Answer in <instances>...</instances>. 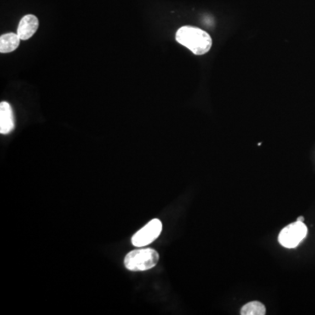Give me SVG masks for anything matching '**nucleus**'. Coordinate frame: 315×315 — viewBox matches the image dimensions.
<instances>
[{"label":"nucleus","instance_id":"1","mask_svg":"<svg viewBox=\"0 0 315 315\" xmlns=\"http://www.w3.org/2000/svg\"><path fill=\"white\" fill-rule=\"evenodd\" d=\"M176 41L197 55L208 53L212 46V39L208 33L188 25L177 31Z\"/></svg>","mask_w":315,"mask_h":315},{"label":"nucleus","instance_id":"2","mask_svg":"<svg viewBox=\"0 0 315 315\" xmlns=\"http://www.w3.org/2000/svg\"><path fill=\"white\" fill-rule=\"evenodd\" d=\"M160 260V255L151 248L134 249L124 258V266L131 271H148L155 267Z\"/></svg>","mask_w":315,"mask_h":315},{"label":"nucleus","instance_id":"3","mask_svg":"<svg viewBox=\"0 0 315 315\" xmlns=\"http://www.w3.org/2000/svg\"><path fill=\"white\" fill-rule=\"evenodd\" d=\"M307 234V227L303 222H298L291 224L281 230L278 236V242L281 245L293 249L301 243Z\"/></svg>","mask_w":315,"mask_h":315},{"label":"nucleus","instance_id":"4","mask_svg":"<svg viewBox=\"0 0 315 315\" xmlns=\"http://www.w3.org/2000/svg\"><path fill=\"white\" fill-rule=\"evenodd\" d=\"M161 231H162V224L161 220L153 219L133 235L132 243L135 247L139 248L149 245L157 239L161 235Z\"/></svg>","mask_w":315,"mask_h":315},{"label":"nucleus","instance_id":"5","mask_svg":"<svg viewBox=\"0 0 315 315\" xmlns=\"http://www.w3.org/2000/svg\"><path fill=\"white\" fill-rule=\"evenodd\" d=\"M39 27V19L33 14L24 16L19 21L17 35H19L20 40L25 41L31 38L35 35Z\"/></svg>","mask_w":315,"mask_h":315},{"label":"nucleus","instance_id":"6","mask_svg":"<svg viewBox=\"0 0 315 315\" xmlns=\"http://www.w3.org/2000/svg\"><path fill=\"white\" fill-rule=\"evenodd\" d=\"M14 129L13 109L7 102L0 104V133L9 134Z\"/></svg>","mask_w":315,"mask_h":315},{"label":"nucleus","instance_id":"7","mask_svg":"<svg viewBox=\"0 0 315 315\" xmlns=\"http://www.w3.org/2000/svg\"><path fill=\"white\" fill-rule=\"evenodd\" d=\"M19 42L20 38L16 34L9 33L3 35L0 37V52L2 54L13 52L19 47Z\"/></svg>","mask_w":315,"mask_h":315},{"label":"nucleus","instance_id":"8","mask_svg":"<svg viewBox=\"0 0 315 315\" xmlns=\"http://www.w3.org/2000/svg\"><path fill=\"white\" fill-rule=\"evenodd\" d=\"M240 313L242 315H265L266 313V308L263 303L251 301L247 303L241 308Z\"/></svg>","mask_w":315,"mask_h":315},{"label":"nucleus","instance_id":"9","mask_svg":"<svg viewBox=\"0 0 315 315\" xmlns=\"http://www.w3.org/2000/svg\"><path fill=\"white\" fill-rule=\"evenodd\" d=\"M297 220H298V222H303V220H304V217H303V216H299V217L297 218Z\"/></svg>","mask_w":315,"mask_h":315}]
</instances>
